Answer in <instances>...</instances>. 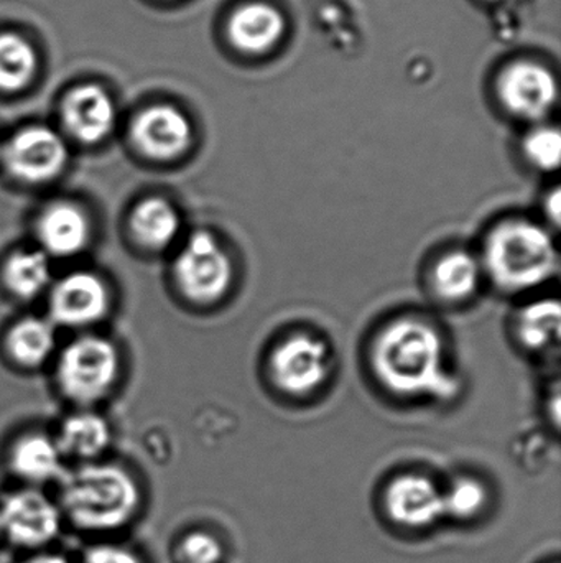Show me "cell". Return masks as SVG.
<instances>
[{
	"label": "cell",
	"mask_w": 561,
	"mask_h": 563,
	"mask_svg": "<svg viewBox=\"0 0 561 563\" xmlns=\"http://www.w3.org/2000/svg\"><path fill=\"white\" fill-rule=\"evenodd\" d=\"M440 334L415 318L392 321L375 338L372 366L389 390L402 396L450 397L457 383L445 371Z\"/></svg>",
	"instance_id": "1"
},
{
	"label": "cell",
	"mask_w": 561,
	"mask_h": 563,
	"mask_svg": "<svg viewBox=\"0 0 561 563\" xmlns=\"http://www.w3.org/2000/svg\"><path fill=\"white\" fill-rule=\"evenodd\" d=\"M480 261L494 284L509 291L539 287L559 271L552 236L526 220L504 221L494 228Z\"/></svg>",
	"instance_id": "2"
},
{
	"label": "cell",
	"mask_w": 561,
	"mask_h": 563,
	"mask_svg": "<svg viewBox=\"0 0 561 563\" xmlns=\"http://www.w3.org/2000/svg\"><path fill=\"white\" fill-rule=\"evenodd\" d=\"M63 505L76 525L105 531L121 528L134 516L138 489L119 466H85L63 483Z\"/></svg>",
	"instance_id": "3"
},
{
	"label": "cell",
	"mask_w": 561,
	"mask_h": 563,
	"mask_svg": "<svg viewBox=\"0 0 561 563\" xmlns=\"http://www.w3.org/2000/svg\"><path fill=\"white\" fill-rule=\"evenodd\" d=\"M119 369L117 351L104 338H79L63 351L58 380L63 393L76 402L101 399Z\"/></svg>",
	"instance_id": "4"
},
{
	"label": "cell",
	"mask_w": 561,
	"mask_h": 563,
	"mask_svg": "<svg viewBox=\"0 0 561 563\" xmlns=\"http://www.w3.org/2000/svg\"><path fill=\"white\" fill-rule=\"evenodd\" d=\"M175 277L191 300H220L233 282V264L216 238L206 231L194 233L178 254Z\"/></svg>",
	"instance_id": "5"
},
{
	"label": "cell",
	"mask_w": 561,
	"mask_h": 563,
	"mask_svg": "<svg viewBox=\"0 0 561 563\" xmlns=\"http://www.w3.org/2000/svg\"><path fill=\"white\" fill-rule=\"evenodd\" d=\"M332 371V354L322 340L293 334L282 341L270 357L273 383L283 393L303 396L318 389Z\"/></svg>",
	"instance_id": "6"
},
{
	"label": "cell",
	"mask_w": 561,
	"mask_h": 563,
	"mask_svg": "<svg viewBox=\"0 0 561 563\" xmlns=\"http://www.w3.org/2000/svg\"><path fill=\"white\" fill-rule=\"evenodd\" d=\"M2 154L10 174L29 184L53 180L68 161L65 141L46 128L23 129L13 135Z\"/></svg>",
	"instance_id": "7"
},
{
	"label": "cell",
	"mask_w": 561,
	"mask_h": 563,
	"mask_svg": "<svg viewBox=\"0 0 561 563\" xmlns=\"http://www.w3.org/2000/svg\"><path fill=\"white\" fill-rule=\"evenodd\" d=\"M501 98L513 114L539 121L557 101V81L552 73L536 63L520 62L501 78Z\"/></svg>",
	"instance_id": "8"
},
{
	"label": "cell",
	"mask_w": 561,
	"mask_h": 563,
	"mask_svg": "<svg viewBox=\"0 0 561 563\" xmlns=\"http://www.w3.org/2000/svg\"><path fill=\"white\" fill-rule=\"evenodd\" d=\"M0 528L15 544L36 548L55 538L59 529V511L40 493H16L7 499L0 511Z\"/></svg>",
	"instance_id": "9"
},
{
	"label": "cell",
	"mask_w": 561,
	"mask_h": 563,
	"mask_svg": "<svg viewBox=\"0 0 561 563\" xmlns=\"http://www.w3.org/2000/svg\"><path fill=\"white\" fill-rule=\"evenodd\" d=\"M132 137L142 154L155 161H171L191 144V124L187 115L171 106L145 109L132 125Z\"/></svg>",
	"instance_id": "10"
},
{
	"label": "cell",
	"mask_w": 561,
	"mask_h": 563,
	"mask_svg": "<svg viewBox=\"0 0 561 563\" xmlns=\"http://www.w3.org/2000/svg\"><path fill=\"white\" fill-rule=\"evenodd\" d=\"M109 308V291L94 274L75 273L53 288L49 311L56 323L85 327L104 317Z\"/></svg>",
	"instance_id": "11"
},
{
	"label": "cell",
	"mask_w": 561,
	"mask_h": 563,
	"mask_svg": "<svg viewBox=\"0 0 561 563\" xmlns=\"http://www.w3.org/2000/svg\"><path fill=\"white\" fill-rule=\"evenodd\" d=\"M63 121L72 137L85 144H96L114 129V102L99 86H79L65 99Z\"/></svg>",
	"instance_id": "12"
},
{
	"label": "cell",
	"mask_w": 561,
	"mask_h": 563,
	"mask_svg": "<svg viewBox=\"0 0 561 563\" xmlns=\"http://www.w3.org/2000/svg\"><path fill=\"white\" fill-rule=\"evenodd\" d=\"M389 515L407 528H425L445 512L444 495L424 476L405 475L394 479L385 496Z\"/></svg>",
	"instance_id": "13"
},
{
	"label": "cell",
	"mask_w": 561,
	"mask_h": 563,
	"mask_svg": "<svg viewBox=\"0 0 561 563\" xmlns=\"http://www.w3.org/2000/svg\"><path fill=\"white\" fill-rule=\"evenodd\" d=\"M38 236L48 253L59 257L75 256L88 244V218L72 203L52 205L40 217Z\"/></svg>",
	"instance_id": "14"
},
{
	"label": "cell",
	"mask_w": 561,
	"mask_h": 563,
	"mask_svg": "<svg viewBox=\"0 0 561 563\" xmlns=\"http://www.w3.org/2000/svg\"><path fill=\"white\" fill-rule=\"evenodd\" d=\"M282 13L269 3H247L236 10L229 22V36L237 48L262 53L272 48L283 35Z\"/></svg>",
	"instance_id": "15"
},
{
	"label": "cell",
	"mask_w": 561,
	"mask_h": 563,
	"mask_svg": "<svg viewBox=\"0 0 561 563\" xmlns=\"http://www.w3.org/2000/svg\"><path fill=\"white\" fill-rule=\"evenodd\" d=\"M483 273V264L474 254L453 251L445 254L435 264L431 271V288L441 300H467L476 294Z\"/></svg>",
	"instance_id": "16"
},
{
	"label": "cell",
	"mask_w": 561,
	"mask_h": 563,
	"mask_svg": "<svg viewBox=\"0 0 561 563\" xmlns=\"http://www.w3.org/2000/svg\"><path fill=\"white\" fill-rule=\"evenodd\" d=\"M180 214L170 201L160 197L141 201L132 211L131 228L135 240L148 250H165L180 233Z\"/></svg>",
	"instance_id": "17"
},
{
	"label": "cell",
	"mask_w": 561,
	"mask_h": 563,
	"mask_svg": "<svg viewBox=\"0 0 561 563\" xmlns=\"http://www.w3.org/2000/svg\"><path fill=\"white\" fill-rule=\"evenodd\" d=\"M561 310L557 300H540L524 308L517 317V336L532 351L559 346Z\"/></svg>",
	"instance_id": "18"
},
{
	"label": "cell",
	"mask_w": 561,
	"mask_h": 563,
	"mask_svg": "<svg viewBox=\"0 0 561 563\" xmlns=\"http://www.w3.org/2000/svg\"><path fill=\"white\" fill-rule=\"evenodd\" d=\"M111 442L108 422L96 413H78L63 423L58 446L78 459H94Z\"/></svg>",
	"instance_id": "19"
},
{
	"label": "cell",
	"mask_w": 561,
	"mask_h": 563,
	"mask_svg": "<svg viewBox=\"0 0 561 563\" xmlns=\"http://www.w3.org/2000/svg\"><path fill=\"white\" fill-rule=\"evenodd\" d=\"M61 453L58 443L48 437H25L13 449V470L32 482H46L55 478L61 470Z\"/></svg>",
	"instance_id": "20"
},
{
	"label": "cell",
	"mask_w": 561,
	"mask_h": 563,
	"mask_svg": "<svg viewBox=\"0 0 561 563\" xmlns=\"http://www.w3.org/2000/svg\"><path fill=\"white\" fill-rule=\"evenodd\" d=\"M3 280L10 291L20 298H35L52 280L48 256L42 251L13 254L3 269Z\"/></svg>",
	"instance_id": "21"
},
{
	"label": "cell",
	"mask_w": 561,
	"mask_h": 563,
	"mask_svg": "<svg viewBox=\"0 0 561 563\" xmlns=\"http://www.w3.org/2000/svg\"><path fill=\"white\" fill-rule=\"evenodd\" d=\"M7 346L13 360L20 364L38 366L53 353L55 331L45 320L25 318L10 330Z\"/></svg>",
	"instance_id": "22"
},
{
	"label": "cell",
	"mask_w": 561,
	"mask_h": 563,
	"mask_svg": "<svg viewBox=\"0 0 561 563\" xmlns=\"http://www.w3.org/2000/svg\"><path fill=\"white\" fill-rule=\"evenodd\" d=\"M36 69L35 49L15 33H0V89L19 91L32 81Z\"/></svg>",
	"instance_id": "23"
},
{
	"label": "cell",
	"mask_w": 561,
	"mask_h": 563,
	"mask_svg": "<svg viewBox=\"0 0 561 563\" xmlns=\"http://www.w3.org/2000/svg\"><path fill=\"white\" fill-rule=\"evenodd\" d=\"M486 503V489L476 479H460L444 495L445 512L457 518H473Z\"/></svg>",
	"instance_id": "24"
},
{
	"label": "cell",
	"mask_w": 561,
	"mask_h": 563,
	"mask_svg": "<svg viewBox=\"0 0 561 563\" xmlns=\"http://www.w3.org/2000/svg\"><path fill=\"white\" fill-rule=\"evenodd\" d=\"M527 158L540 170H557L561 158V137L557 129L542 128L534 131L527 137Z\"/></svg>",
	"instance_id": "25"
},
{
	"label": "cell",
	"mask_w": 561,
	"mask_h": 563,
	"mask_svg": "<svg viewBox=\"0 0 561 563\" xmlns=\"http://www.w3.org/2000/svg\"><path fill=\"white\" fill-rule=\"evenodd\" d=\"M220 542L204 532L188 536L180 545V558L183 563H217L221 561Z\"/></svg>",
	"instance_id": "26"
},
{
	"label": "cell",
	"mask_w": 561,
	"mask_h": 563,
	"mask_svg": "<svg viewBox=\"0 0 561 563\" xmlns=\"http://www.w3.org/2000/svg\"><path fill=\"white\" fill-rule=\"evenodd\" d=\"M85 563H141L132 552L112 545H101L88 552Z\"/></svg>",
	"instance_id": "27"
},
{
	"label": "cell",
	"mask_w": 561,
	"mask_h": 563,
	"mask_svg": "<svg viewBox=\"0 0 561 563\" xmlns=\"http://www.w3.org/2000/svg\"><path fill=\"white\" fill-rule=\"evenodd\" d=\"M547 213H549L550 220L553 223H560V214H561V200H560V190L553 191L549 197V201H547Z\"/></svg>",
	"instance_id": "28"
},
{
	"label": "cell",
	"mask_w": 561,
	"mask_h": 563,
	"mask_svg": "<svg viewBox=\"0 0 561 563\" xmlns=\"http://www.w3.org/2000/svg\"><path fill=\"white\" fill-rule=\"evenodd\" d=\"M29 563H69L65 558L59 555H40V558L32 559Z\"/></svg>",
	"instance_id": "29"
},
{
	"label": "cell",
	"mask_w": 561,
	"mask_h": 563,
	"mask_svg": "<svg viewBox=\"0 0 561 563\" xmlns=\"http://www.w3.org/2000/svg\"><path fill=\"white\" fill-rule=\"evenodd\" d=\"M0 154H2V145H0Z\"/></svg>",
	"instance_id": "30"
}]
</instances>
